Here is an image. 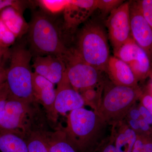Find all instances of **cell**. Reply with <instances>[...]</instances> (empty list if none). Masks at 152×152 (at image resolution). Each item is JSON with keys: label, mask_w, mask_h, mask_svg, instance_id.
<instances>
[{"label": "cell", "mask_w": 152, "mask_h": 152, "mask_svg": "<svg viewBox=\"0 0 152 152\" xmlns=\"http://www.w3.org/2000/svg\"><path fill=\"white\" fill-rule=\"evenodd\" d=\"M63 130L78 152H92L107 137L110 126L98 112L84 107L70 112Z\"/></svg>", "instance_id": "1"}, {"label": "cell", "mask_w": 152, "mask_h": 152, "mask_svg": "<svg viewBox=\"0 0 152 152\" xmlns=\"http://www.w3.org/2000/svg\"><path fill=\"white\" fill-rule=\"evenodd\" d=\"M27 31L29 48L33 56L50 55L65 58L70 52L64 42L57 22L43 11L34 13Z\"/></svg>", "instance_id": "2"}, {"label": "cell", "mask_w": 152, "mask_h": 152, "mask_svg": "<svg viewBox=\"0 0 152 152\" xmlns=\"http://www.w3.org/2000/svg\"><path fill=\"white\" fill-rule=\"evenodd\" d=\"M33 56L27 43L23 40L10 49V66L6 83L12 97L27 103L35 102L33 94L32 65Z\"/></svg>", "instance_id": "3"}, {"label": "cell", "mask_w": 152, "mask_h": 152, "mask_svg": "<svg viewBox=\"0 0 152 152\" xmlns=\"http://www.w3.org/2000/svg\"><path fill=\"white\" fill-rule=\"evenodd\" d=\"M74 50L85 62L106 72L110 50L105 34L99 25L88 23L83 27Z\"/></svg>", "instance_id": "4"}, {"label": "cell", "mask_w": 152, "mask_h": 152, "mask_svg": "<svg viewBox=\"0 0 152 152\" xmlns=\"http://www.w3.org/2000/svg\"><path fill=\"white\" fill-rule=\"evenodd\" d=\"M140 94L137 87L105 82L102 103L98 113L110 126L116 125L124 119Z\"/></svg>", "instance_id": "5"}, {"label": "cell", "mask_w": 152, "mask_h": 152, "mask_svg": "<svg viewBox=\"0 0 152 152\" xmlns=\"http://www.w3.org/2000/svg\"><path fill=\"white\" fill-rule=\"evenodd\" d=\"M10 96L0 115V132H12L26 139L33 132L31 105Z\"/></svg>", "instance_id": "6"}, {"label": "cell", "mask_w": 152, "mask_h": 152, "mask_svg": "<svg viewBox=\"0 0 152 152\" xmlns=\"http://www.w3.org/2000/svg\"><path fill=\"white\" fill-rule=\"evenodd\" d=\"M65 74L74 89L79 93L104 80L102 72L83 61L72 49L66 58Z\"/></svg>", "instance_id": "7"}, {"label": "cell", "mask_w": 152, "mask_h": 152, "mask_svg": "<svg viewBox=\"0 0 152 152\" xmlns=\"http://www.w3.org/2000/svg\"><path fill=\"white\" fill-rule=\"evenodd\" d=\"M130 4V1L123 3L110 13L107 20L109 37L114 51L132 38Z\"/></svg>", "instance_id": "8"}, {"label": "cell", "mask_w": 152, "mask_h": 152, "mask_svg": "<svg viewBox=\"0 0 152 152\" xmlns=\"http://www.w3.org/2000/svg\"><path fill=\"white\" fill-rule=\"evenodd\" d=\"M131 36L152 60V28L143 16L137 1L130 2Z\"/></svg>", "instance_id": "9"}, {"label": "cell", "mask_w": 152, "mask_h": 152, "mask_svg": "<svg viewBox=\"0 0 152 152\" xmlns=\"http://www.w3.org/2000/svg\"><path fill=\"white\" fill-rule=\"evenodd\" d=\"M32 87L34 101L43 106L49 121L53 123L56 122L58 114L55 108L56 90L54 84L34 72Z\"/></svg>", "instance_id": "10"}, {"label": "cell", "mask_w": 152, "mask_h": 152, "mask_svg": "<svg viewBox=\"0 0 152 152\" xmlns=\"http://www.w3.org/2000/svg\"><path fill=\"white\" fill-rule=\"evenodd\" d=\"M84 101L81 95L71 86L65 73L56 89L55 108L58 114H64L83 107Z\"/></svg>", "instance_id": "11"}, {"label": "cell", "mask_w": 152, "mask_h": 152, "mask_svg": "<svg viewBox=\"0 0 152 152\" xmlns=\"http://www.w3.org/2000/svg\"><path fill=\"white\" fill-rule=\"evenodd\" d=\"M97 9V0L68 1L64 10L66 27H76L85 21Z\"/></svg>", "instance_id": "12"}, {"label": "cell", "mask_w": 152, "mask_h": 152, "mask_svg": "<svg viewBox=\"0 0 152 152\" xmlns=\"http://www.w3.org/2000/svg\"><path fill=\"white\" fill-rule=\"evenodd\" d=\"M106 72L114 84L137 87V80L129 66L115 56H110Z\"/></svg>", "instance_id": "13"}, {"label": "cell", "mask_w": 152, "mask_h": 152, "mask_svg": "<svg viewBox=\"0 0 152 152\" xmlns=\"http://www.w3.org/2000/svg\"><path fill=\"white\" fill-rule=\"evenodd\" d=\"M116 152H132L137 134L124 120L112 126Z\"/></svg>", "instance_id": "14"}, {"label": "cell", "mask_w": 152, "mask_h": 152, "mask_svg": "<svg viewBox=\"0 0 152 152\" xmlns=\"http://www.w3.org/2000/svg\"><path fill=\"white\" fill-rule=\"evenodd\" d=\"M40 132L46 143L49 152H78L63 130L55 132L42 131Z\"/></svg>", "instance_id": "15"}, {"label": "cell", "mask_w": 152, "mask_h": 152, "mask_svg": "<svg viewBox=\"0 0 152 152\" xmlns=\"http://www.w3.org/2000/svg\"><path fill=\"white\" fill-rule=\"evenodd\" d=\"M0 20L7 28L16 37H20L27 31L28 25L26 24L22 14L13 8H7L0 12Z\"/></svg>", "instance_id": "16"}, {"label": "cell", "mask_w": 152, "mask_h": 152, "mask_svg": "<svg viewBox=\"0 0 152 152\" xmlns=\"http://www.w3.org/2000/svg\"><path fill=\"white\" fill-rule=\"evenodd\" d=\"M0 152H29L25 139L12 132H0Z\"/></svg>", "instance_id": "17"}, {"label": "cell", "mask_w": 152, "mask_h": 152, "mask_svg": "<svg viewBox=\"0 0 152 152\" xmlns=\"http://www.w3.org/2000/svg\"><path fill=\"white\" fill-rule=\"evenodd\" d=\"M47 75L46 79L58 84L62 79L66 69L65 58L54 56H47Z\"/></svg>", "instance_id": "18"}, {"label": "cell", "mask_w": 152, "mask_h": 152, "mask_svg": "<svg viewBox=\"0 0 152 152\" xmlns=\"http://www.w3.org/2000/svg\"><path fill=\"white\" fill-rule=\"evenodd\" d=\"M105 81L103 80L94 86L84 90L80 94L84 101L85 105L89 106L98 112L102 103Z\"/></svg>", "instance_id": "19"}, {"label": "cell", "mask_w": 152, "mask_h": 152, "mask_svg": "<svg viewBox=\"0 0 152 152\" xmlns=\"http://www.w3.org/2000/svg\"><path fill=\"white\" fill-rule=\"evenodd\" d=\"M129 65L138 81L143 78L149 72L151 60L146 52L141 48L137 56Z\"/></svg>", "instance_id": "20"}, {"label": "cell", "mask_w": 152, "mask_h": 152, "mask_svg": "<svg viewBox=\"0 0 152 152\" xmlns=\"http://www.w3.org/2000/svg\"><path fill=\"white\" fill-rule=\"evenodd\" d=\"M141 48L132 38L114 51V56L129 65L137 56Z\"/></svg>", "instance_id": "21"}, {"label": "cell", "mask_w": 152, "mask_h": 152, "mask_svg": "<svg viewBox=\"0 0 152 152\" xmlns=\"http://www.w3.org/2000/svg\"><path fill=\"white\" fill-rule=\"evenodd\" d=\"M25 140L29 152H49L46 143L40 131L32 132Z\"/></svg>", "instance_id": "22"}, {"label": "cell", "mask_w": 152, "mask_h": 152, "mask_svg": "<svg viewBox=\"0 0 152 152\" xmlns=\"http://www.w3.org/2000/svg\"><path fill=\"white\" fill-rule=\"evenodd\" d=\"M92 152H116L115 137L112 129L110 134Z\"/></svg>", "instance_id": "23"}, {"label": "cell", "mask_w": 152, "mask_h": 152, "mask_svg": "<svg viewBox=\"0 0 152 152\" xmlns=\"http://www.w3.org/2000/svg\"><path fill=\"white\" fill-rule=\"evenodd\" d=\"M40 4L44 8L51 12H58L65 9L68 1H40Z\"/></svg>", "instance_id": "24"}, {"label": "cell", "mask_w": 152, "mask_h": 152, "mask_svg": "<svg viewBox=\"0 0 152 152\" xmlns=\"http://www.w3.org/2000/svg\"><path fill=\"white\" fill-rule=\"evenodd\" d=\"M143 16L152 28V0L137 1Z\"/></svg>", "instance_id": "25"}, {"label": "cell", "mask_w": 152, "mask_h": 152, "mask_svg": "<svg viewBox=\"0 0 152 152\" xmlns=\"http://www.w3.org/2000/svg\"><path fill=\"white\" fill-rule=\"evenodd\" d=\"M123 1L121 0H97V9L104 13L107 14L121 5Z\"/></svg>", "instance_id": "26"}, {"label": "cell", "mask_w": 152, "mask_h": 152, "mask_svg": "<svg viewBox=\"0 0 152 152\" xmlns=\"http://www.w3.org/2000/svg\"><path fill=\"white\" fill-rule=\"evenodd\" d=\"M23 1L14 0H0V12L7 8H13L22 14L26 4Z\"/></svg>", "instance_id": "27"}, {"label": "cell", "mask_w": 152, "mask_h": 152, "mask_svg": "<svg viewBox=\"0 0 152 152\" xmlns=\"http://www.w3.org/2000/svg\"><path fill=\"white\" fill-rule=\"evenodd\" d=\"M10 96V91L5 82L0 86V115L4 110Z\"/></svg>", "instance_id": "28"}, {"label": "cell", "mask_w": 152, "mask_h": 152, "mask_svg": "<svg viewBox=\"0 0 152 152\" xmlns=\"http://www.w3.org/2000/svg\"><path fill=\"white\" fill-rule=\"evenodd\" d=\"M10 49L3 46L0 44V69H5L4 64L10 58Z\"/></svg>", "instance_id": "29"}, {"label": "cell", "mask_w": 152, "mask_h": 152, "mask_svg": "<svg viewBox=\"0 0 152 152\" xmlns=\"http://www.w3.org/2000/svg\"><path fill=\"white\" fill-rule=\"evenodd\" d=\"M140 117L149 125L152 124V115L143 106H140L138 109Z\"/></svg>", "instance_id": "30"}, {"label": "cell", "mask_w": 152, "mask_h": 152, "mask_svg": "<svg viewBox=\"0 0 152 152\" xmlns=\"http://www.w3.org/2000/svg\"><path fill=\"white\" fill-rule=\"evenodd\" d=\"M137 134V139L133 146L132 152H143L145 140Z\"/></svg>", "instance_id": "31"}, {"label": "cell", "mask_w": 152, "mask_h": 152, "mask_svg": "<svg viewBox=\"0 0 152 152\" xmlns=\"http://www.w3.org/2000/svg\"><path fill=\"white\" fill-rule=\"evenodd\" d=\"M142 103L152 115V96L150 95H145L142 99Z\"/></svg>", "instance_id": "32"}, {"label": "cell", "mask_w": 152, "mask_h": 152, "mask_svg": "<svg viewBox=\"0 0 152 152\" xmlns=\"http://www.w3.org/2000/svg\"><path fill=\"white\" fill-rule=\"evenodd\" d=\"M140 130L143 132H148L150 130V125L145 120L141 118L139 120Z\"/></svg>", "instance_id": "33"}, {"label": "cell", "mask_w": 152, "mask_h": 152, "mask_svg": "<svg viewBox=\"0 0 152 152\" xmlns=\"http://www.w3.org/2000/svg\"><path fill=\"white\" fill-rule=\"evenodd\" d=\"M7 69H0V86L6 81Z\"/></svg>", "instance_id": "34"}, {"label": "cell", "mask_w": 152, "mask_h": 152, "mask_svg": "<svg viewBox=\"0 0 152 152\" xmlns=\"http://www.w3.org/2000/svg\"><path fill=\"white\" fill-rule=\"evenodd\" d=\"M144 141L143 152H152V142Z\"/></svg>", "instance_id": "35"}, {"label": "cell", "mask_w": 152, "mask_h": 152, "mask_svg": "<svg viewBox=\"0 0 152 152\" xmlns=\"http://www.w3.org/2000/svg\"><path fill=\"white\" fill-rule=\"evenodd\" d=\"M151 91H152V84H151Z\"/></svg>", "instance_id": "36"}]
</instances>
